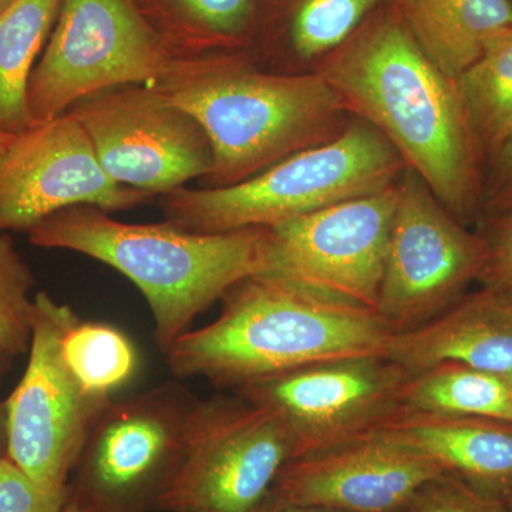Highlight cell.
Masks as SVG:
<instances>
[{
  "instance_id": "4dcf8cb0",
  "label": "cell",
  "mask_w": 512,
  "mask_h": 512,
  "mask_svg": "<svg viewBox=\"0 0 512 512\" xmlns=\"http://www.w3.org/2000/svg\"><path fill=\"white\" fill-rule=\"evenodd\" d=\"M259 512H338L333 510H326V508L309 507V505H298L286 503V501L278 500L274 495H271L266 501L264 507Z\"/></svg>"
},
{
  "instance_id": "8992f818",
  "label": "cell",
  "mask_w": 512,
  "mask_h": 512,
  "mask_svg": "<svg viewBox=\"0 0 512 512\" xmlns=\"http://www.w3.org/2000/svg\"><path fill=\"white\" fill-rule=\"evenodd\" d=\"M197 397L181 380L111 400L80 451L67 500L86 512H157Z\"/></svg>"
},
{
  "instance_id": "ba28073f",
  "label": "cell",
  "mask_w": 512,
  "mask_h": 512,
  "mask_svg": "<svg viewBox=\"0 0 512 512\" xmlns=\"http://www.w3.org/2000/svg\"><path fill=\"white\" fill-rule=\"evenodd\" d=\"M174 62L133 0H62L57 25L30 76L33 124L121 84L153 86Z\"/></svg>"
},
{
  "instance_id": "7c38bea8",
  "label": "cell",
  "mask_w": 512,
  "mask_h": 512,
  "mask_svg": "<svg viewBox=\"0 0 512 512\" xmlns=\"http://www.w3.org/2000/svg\"><path fill=\"white\" fill-rule=\"evenodd\" d=\"M407 377L403 367L384 356L352 357L279 373L234 393L281 417L298 458L379 429L402 409Z\"/></svg>"
},
{
  "instance_id": "d6986e66",
  "label": "cell",
  "mask_w": 512,
  "mask_h": 512,
  "mask_svg": "<svg viewBox=\"0 0 512 512\" xmlns=\"http://www.w3.org/2000/svg\"><path fill=\"white\" fill-rule=\"evenodd\" d=\"M423 52L460 77L488 37L512 26L511 0H389Z\"/></svg>"
},
{
  "instance_id": "603a6c76",
  "label": "cell",
  "mask_w": 512,
  "mask_h": 512,
  "mask_svg": "<svg viewBox=\"0 0 512 512\" xmlns=\"http://www.w3.org/2000/svg\"><path fill=\"white\" fill-rule=\"evenodd\" d=\"M458 79L487 161L512 133V26L488 37Z\"/></svg>"
},
{
  "instance_id": "30bf717a",
  "label": "cell",
  "mask_w": 512,
  "mask_h": 512,
  "mask_svg": "<svg viewBox=\"0 0 512 512\" xmlns=\"http://www.w3.org/2000/svg\"><path fill=\"white\" fill-rule=\"evenodd\" d=\"M484 256L483 237L468 231L406 168L397 181L377 315L392 333L419 328L463 298L480 278Z\"/></svg>"
},
{
  "instance_id": "d4e9b609",
  "label": "cell",
  "mask_w": 512,
  "mask_h": 512,
  "mask_svg": "<svg viewBox=\"0 0 512 512\" xmlns=\"http://www.w3.org/2000/svg\"><path fill=\"white\" fill-rule=\"evenodd\" d=\"M32 269L12 239L0 234V352L16 357L29 352L32 338Z\"/></svg>"
},
{
  "instance_id": "7402d4cb",
  "label": "cell",
  "mask_w": 512,
  "mask_h": 512,
  "mask_svg": "<svg viewBox=\"0 0 512 512\" xmlns=\"http://www.w3.org/2000/svg\"><path fill=\"white\" fill-rule=\"evenodd\" d=\"M403 409L480 417L512 424L510 380L474 367L443 363L407 377Z\"/></svg>"
},
{
  "instance_id": "2e32d148",
  "label": "cell",
  "mask_w": 512,
  "mask_h": 512,
  "mask_svg": "<svg viewBox=\"0 0 512 512\" xmlns=\"http://www.w3.org/2000/svg\"><path fill=\"white\" fill-rule=\"evenodd\" d=\"M383 356L409 375L457 363L511 379L512 302L488 288L464 295L419 328L393 333Z\"/></svg>"
},
{
  "instance_id": "e0dca14e",
  "label": "cell",
  "mask_w": 512,
  "mask_h": 512,
  "mask_svg": "<svg viewBox=\"0 0 512 512\" xmlns=\"http://www.w3.org/2000/svg\"><path fill=\"white\" fill-rule=\"evenodd\" d=\"M480 493H512V424L480 417L400 409L379 427Z\"/></svg>"
},
{
  "instance_id": "5bb4252c",
  "label": "cell",
  "mask_w": 512,
  "mask_h": 512,
  "mask_svg": "<svg viewBox=\"0 0 512 512\" xmlns=\"http://www.w3.org/2000/svg\"><path fill=\"white\" fill-rule=\"evenodd\" d=\"M397 183L276 225L271 274L376 311Z\"/></svg>"
},
{
  "instance_id": "7a4b0ae2",
  "label": "cell",
  "mask_w": 512,
  "mask_h": 512,
  "mask_svg": "<svg viewBox=\"0 0 512 512\" xmlns=\"http://www.w3.org/2000/svg\"><path fill=\"white\" fill-rule=\"evenodd\" d=\"M392 335L373 309L266 272L232 286L218 318L185 332L164 355L175 379L235 392L301 367L383 356Z\"/></svg>"
},
{
  "instance_id": "6da1fadb",
  "label": "cell",
  "mask_w": 512,
  "mask_h": 512,
  "mask_svg": "<svg viewBox=\"0 0 512 512\" xmlns=\"http://www.w3.org/2000/svg\"><path fill=\"white\" fill-rule=\"evenodd\" d=\"M312 72L389 141L458 221L467 225L483 214L487 161L460 79L423 52L390 3Z\"/></svg>"
},
{
  "instance_id": "44dd1931",
  "label": "cell",
  "mask_w": 512,
  "mask_h": 512,
  "mask_svg": "<svg viewBox=\"0 0 512 512\" xmlns=\"http://www.w3.org/2000/svg\"><path fill=\"white\" fill-rule=\"evenodd\" d=\"M62 0H15L0 13V130L33 126L28 87L35 62L59 15Z\"/></svg>"
},
{
  "instance_id": "f546056e",
  "label": "cell",
  "mask_w": 512,
  "mask_h": 512,
  "mask_svg": "<svg viewBox=\"0 0 512 512\" xmlns=\"http://www.w3.org/2000/svg\"><path fill=\"white\" fill-rule=\"evenodd\" d=\"M13 359L15 357L9 356L8 353L0 352V387L12 367ZM8 447V409H6V399L0 397V461L8 457Z\"/></svg>"
},
{
  "instance_id": "9c48e42d",
  "label": "cell",
  "mask_w": 512,
  "mask_h": 512,
  "mask_svg": "<svg viewBox=\"0 0 512 512\" xmlns=\"http://www.w3.org/2000/svg\"><path fill=\"white\" fill-rule=\"evenodd\" d=\"M74 313L49 293H36L28 366L6 399L8 457L55 493H66L90 430L113 400L90 392L63 355V332Z\"/></svg>"
},
{
  "instance_id": "277c9868",
  "label": "cell",
  "mask_w": 512,
  "mask_h": 512,
  "mask_svg": "<svg viewBox=\"0 0 512 512\" xmlns=\"http://www.w3.org/2000/svg\"><path fill=\"white\" fill-rule=\"evenodd\" d=\"M39 248L64 249L96 259L143 293L161 352L192 322L248 276L272 271L271 228L192 232L163 224H128L94 205H74L28 232Z\"/></svg>"
},
{
  "instance_id": "1f68e13d",
  "label": "cell",
  "mask_w": 512,
  "mask_h": 512,
  "mask_svg": "<svg viewBox=\"0 0 512 512\" xmlns=\"http://www.w3.org/2000/svg\"><path fill=\"white\" fill-rule=\"evenodd\" d=\"M16 134L5 133V131L0 130V154L6 150V147L9 146L10 141L13 140Z\"/></svg>"
},
{
  "instance_id": "4fadbf2b",
  "label": "cell",
  "mask_w": 512,
  "mask_h": 512,
  "mask_svg": "<svg viewBox=\"0 0 512 512\" xmlns=\"http://www.w3.org/2000/svg\"><path fill=\"white\" fill-rule=\"evenodd\" d=\"M153 198L107 175L86 130L70 113L33 124L0 154V234L29 232L74 205L114 212Z\"/></svg>"
},
{
  "instance_id": "4316f807",
  "label": "cell",
  "mask_w": 512,
  "mask_h": 512,
  "mask_svg": "<svg viewBox=\"0 0 512 512\" xmlns=\"http://www.w3.org/2000/svg\"><path fill=\"white\" fill-rule=\"evenodd\" d=\"M69 494L47 490L9 457L0 461V512H62Z\"/></svg>"
},
{
  "instance_id": "836d02e7",
  "label": "cell",
  "mask_w": 512,
  "mask_h": 512,
  "mask_svg": "<svg viewBox=\"0 0 512 512\" xmlns=\"http://www.w3.org/2000/svg\"><path fill=\"white\" fill-rule=\"evenodd\" d=\"M15 0H0V13L5 12Z\"/></svg>"
},
{
  "instance_id": "ffe728a7",
  "label": "cell",
  "mask_w": 512,
  "mask_h": 512,
  "mask_svg": "<svg viewBox=\"0 0 512 512\" xmlns=\"http://www.w3.org/2000/svg\"><path fill=\"white\" fill-rule=\"evenodd\" d=\"M174 59L247 52L261 0H133Z\"/></svg>"
},
{
  "instance_id": "e575fe53",
  "label": "cell",
  "mask_w": 512,
  "mask_h": 512,
  "mask_svg": "<svg viewBox=\"0 0 512 512\" xmlns=\"http://www.w3.org/2000/svg\"><path fill=\"white\" fill-rule=\"evenodd\" d=\"M504 503L507 504V507L510 508L512 512V493L505 498Z\"/></svg>"
},
{
  "instance_id": "3957f363",
  "label": "cell",
  "mask_w": 512,
  "mask_h": 512,
  "mask_svg": "<svg viewBox=\"0 0 512 512\" xmlns=\"http://www.w3.org/2000/svg\"><path fill=\"white\" fill-rule=\"evenodd\" d=\"M153 86L207 131L214 165L204 188L231 187L328 143L353 117L318 73L272 72L248 52L174 59Z\"/></svg>"
},
{
  "instance_id": "f1b7e54d",
  "label": "cell",
  "mask_w": 512,
  "mask_h": 512,
  "mask_svg": "<svg viewBox=\"0 0 512 512\" xmlns=\"http://www.w3.org/2000/svg\"><path fill=\"white\" fill-rule=\"evenodd\" d=\"M512 208V133L485 164L484 210L488 214Z\"/></svg>"
},
{
  "instance_id": "83f0119b",
  "label": "cell",
  "mask_w": 512,
  "mask_h": 512,
  "mask_svg": "<svg viewBox=\"0 0 512 512\" xmlns=\"http://www.w3.org/2000/svg\"><path fill=\"white\" fill-rule=\"evenodd\" d=\"M490 215L481 234L485 256L478 281L512 302V208Z\"/></svg>"
},
{
  "instance_id": "d6a6232c",
  "label": "cell",
  "mask_w": 512,
  "mask_h": 512,
  "mask_svg": "<svg viewBox=\"0 0 512 512\" xmlns=\"http://www.w3.org/2000/svg\"><path fill=\"white\" fill-rule=\"evenodd\" d=\"M62 512H86V511H83L82 508L76 507V505L70 503V501L67 500V503H66V505H64Z\"/></svg>"
},
{
  "instance_id": "d590c367",
  "label": "cell",
  "mask_w": 512,
  "mask_h": 512,
  "mask_svg": "<svg viewBox=\"0 0 512 512\" xmlns=\"http://www.w3.org/2000/svg\"><path fill=\"white\" fill-rule=\"evenodd\" d=\"M508 380H510V383H511V387H512V377H511V379H508Z\"/></svg>"
},
{
  "instance_id": "8fae6325",
  "label": "cell",
  "mask_w": 512,
  "mask_h": 512,
  "mask_svg": "<svg viewBox=\"0 0 512 512\" xmlns=\"http://www.w3.org/2000/svg\"><path fill=\"white\" fill-rule=\"evenodd\" d=\"M82 124L97 160L116 183L163 195L214 165L207 131L191 113L148 84H121L66 111Z\"/></svg>"
},
{
  "instance_id": "9a60e30c",
  "label": "cell",
  "mask_w": 512,
  "mask_h": 512,
  "mask_svg": "<svg viewBox=\"0 0 512 512\" xmlns=\"http://www.w3.org/2000/svg\"><path fill=\"white\" fill-rule=\"evenodd\" d=\"M443 474L430 458L375 430L293 458L282 468L272 495L338 512H404L423 485Z\"/></svg>"
},
{
  "instance_id": "ac0fdd59",
  "label": "cell",
  "mask_w": 512,
  "mask_h": 512,
  "mask_svg": "<svg viewBox=\"0 0 512 512\" xmlns=\"http://www.w3.org/2000/svg\"><path fill=\"white\" fill-rule=\"evenodd\" d=\"M389 0H265L259 6L256 64L278 73H308ZM255 22V25H256ZM255 30V29H254Z\"/></svg>"
},
{
  "instance_id": "484cf974",
  "label": "cell",
  "mask_w": 512,
  "mask_h": 512,
  "mask_svg": "<svg viewBox=\"0 0 512 512\" xmlns=\"http://www.w3.org/2000/svg\"><path fill=\"white\" fill-rule=\"evenodd\" d=\"M404 512H511L503 500L480 493L453 474L420 488Z\"/></svg>"
},
{
  "instance_id": "5b68a950",
  "label": "cell",
  "mask_w": 512,
  "mask_h": 512,
  "mask_svg": "<svg viewBox=\"0 0 512 512\" xmlns=\"http://www.w3.org/2000/svg\"><path fill=\"white\" fill-rule=\"evenodd\" d=\"M406 164L365 121L352 117L328 143L286 157L242 183L180 187L160 195L164 220L192 232L274 228L330 205L392 187Z\"/></svg>"
},
{
  "instance_id": "52a82bcc",
  "label": "cell",
  "mask_w": 512,
  "mask_h": 512,
  "mask_svg": "<svg viewBox=\"0 0 512 512\" xmlns=\"http://www.w3.org/2000/svg\"><path fill=\"white\" fill-rule=\"evenodd\" d=\"M293 458L288 429L268 407L234 394L195 400L163 512H259Z\"/></svg>"
},
{
  "instance_id": "cb8c5ba5",
  "label": "cell",
  "mask_w": 512,
  "mask_h": 512,
  "mask_svg": "<svg viewBox=\"0 0 512 512\" xmlns=\"http://www.w3.org/2000/svg\"><path fill=\"white\" fill-rule=\"evenodd\" d=\"M62 349L74 375L100 396L113 397L137 372L136 346L110 323L84 320L74 313L64 329Z\"/></svg>"
}]
</instances>
